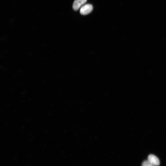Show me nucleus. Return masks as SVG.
Segmentation results:
<instances>
[{
	"mask_svg": "<svg viewBox=\"0 0 166 166\" xmlns=\"http://www.w3.org/2000/svg\"><path fill=\"white\" fill-rule=\"evenodd\" d=\"M93 9V7L90 4H85L80 9V12L82 15H87L91 12Z\"/></svg>",
	"mask_w": 166,
	"mask_h": 166,
	"instance_id": "1",
	"label": "nucleus"
},
{
	"mask_svg": "<svg viewBox=\"0 0 166 166\" xmlns=\"http://www.w3.org/2000/svg\"><path fill=\"white\" fill-rule=\"evenodd\" d=\"M147 161L154 166H158L160 164V160L158 157L153 155H150L148 156Z\"/></svg>",
	"mask_w": 166,
	"mask_h": 166,
	"instance_id": "2",
	"label": "nucleus"
},
{
	"mask_svg": "<svg viewBox=\"0 0 166 166\" xmlns=\"http://www.w3.org/2000/svg\"><path fill=\"white\" fill-rule=\"evenodd\" d=\"M87 1V0H75L73 4V8L75 11L78 10Z\"/></svg>",
	"mask_w": 166,
	"mask_h": 166,
	"instance_id": "3",
	"label": "nucleus"
},
{
	"mask_svg": "<svg viewBox=\"0 0 166 166\" xmlns=\"http://www.w3.org/2000/svg\"><path fill=\"white\" fill-rule=\"evenodd\" d=\"M142 166H154L150 164L147 160L144 161L142 163Z\"/></svg>",
	"mask_w": 166,
	"mask_h": 166,
	"instance_id": "4",
	"label": "nucleus"
}]
</instances>
